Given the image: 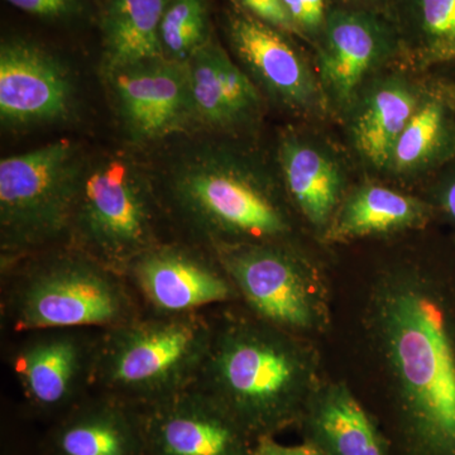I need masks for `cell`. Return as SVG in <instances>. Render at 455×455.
Segmentation results:
<instances>
[{
    "instance_id": "obj_1",
    "label": "cell",
    "mask_w": 455,
    "mask_h": 455,
    "mask_svg": "<svg viewBox=\"0 0 455 455\" xmlns=\"http://www.w3.org/2000/svg\"><path fill=\"white\" fill-rule=\"evenodd\" d=\"M364 331L385 390L392 455H455V331L429 275L410 262L381 269Z\"/></svg>"
},
{
    "instance_id": "obj_2",
    "label": "cell",
    "mask_w": 455,
    "mask_h": 455,
    "mask_svg": "<svg viewBox=\"0 0 455 455\" xmlns=\"http://www.w3.org/2000/svg\"><path fill=\"white\" fill-rule=\"evenodd\" d=\"M212 316L211 347L193 387L217 401L254 442L298 427L323 379L313 341L257 319L239 304Z\"/></svg>"
},
{
    "instance_id": "obj_3",
    "label": "cell",
    "mask_w": 455,
    "mask_h": 455,
    "mask_svg": "<svg viewBox=\"0 0 455 455\" xmlns=\"http://www.w3.org/2000/svg\"><path fill=\"white\" fill-rule=\"evenodd\" d=\"M163 203L171 220L209 251L298 241V217L280 178L236 147L188 152L171 172Z\"/></svg>"
},
{
    "instance_id": "obj_4",
    "label": "cell",
    "mask_w": 455,
    "mask_h": 455,
    "mask_svg": "<svg viewBox=\"0 0 455 455\" xmlns=\"http://www.w3.org/2000/svg\"><path fill=\"white\" fill-rule=\"evenodd\" d=\"M2 277L3 323L16 334L107 331L143 314L122 274L68 243L3 267Z\"/></svg>"
},
{
    "instance_id": "obj_5",
    "label": "cell",
    "mask_w": 455,
    "mask_h": 455,
    "mask_svg": "<svg viewBox=\"0 0 455 455\" xmlns=\"http://www.w3.org/2000/svg\"><path fill=\"white\" fill-rule=\"evenodd\" d=\"M212 337V314H140L100 331L92 392L134 406L196 385Z\"/></svg>"
},
{
    "instance_id": "obj_6",
    "label": "cell",
    "mask_w": 455,
    "mask_h": 455,
    "mask_svg": "<svg viewBox=\"0 0 455 455\" xmlns=\"http://www.w3.org/2000/svg\"><path fill=\"white\" fill-rule=\"evenodd\" d=\"M70 140H59L0 163L2 268L68 243L84 170Z\"/></svg>"
},
{
    "instance_id": "obj_7",
    "label": "cell",
    "mask_w": 455,
    "mask_h": 455,
    "mask_svg": "<svg viewBox=\"0 0 455 455\" xmlns=\"http://www.w3.org/2000/svg\"><path fill=\"white\" fill-rule=\"evenodd\" d=\"M167 214L145 175L122 157L86 166L71 218L68 244L123 275L149 248L164 242Z\"/></svg>"
},
{
    "instance_id": "obj_8",
    "label": "cell",
    "mask_w": 455,
    "mask_h": 455,
    "mask_svg": "<svg viewBox=\"0 0 455 455\" xmlns=\"http://www.w3.org/2000/svg\"><path fill=\"white\" fill-rule=\"evenodd\" d=\"M212 252L251 315L307 339L328 331V284L298 241L221 245Z\"/></svg>"
},
{
    "instance_id": "obj_9",
    "label": "cell",
    "mask_w": 455,
    "mask_h": 455,
    "mask_svg": "<svg viewBox=\"0 0 455 455\" xmlns=\"http://www.w3.org/2000/svg\"><path fill=\"white\" fill-rule=\"evenodd\" d=\"M313 49L329 110L340 121L374 77L403 59V41L387 13L340 2L331 5Z\"/></svg>"
},
{
    "instance_id": "obj_10",
    "label": "cell",
    "mask_w": 455,
    "mask_h": 455,
    "mask_svg": "<svg viewBox=\"0 0 455 455\" xmlns=\"http://www.w3.org/2000/svg\"><path fill=\"white\" fill-rule=\"evenodd\" d=\"M220 27L233 59L263 97L309 121L331 116L315 66L293 36L260 22L230 2Z\"/></svg>"
},
{
    "instance_id": "obj_11",
    "label": "cell",
    "mask_w": 455,
    "mask_h": 455,
    "mask_svg": "<svg viewBox=\"0 0 455 455\" xmlns=\"http://www.w3.org/2000/svg\"><path fill=\"white\" fill-rule=\"evenodd\" d=\"M123 276L149 315H190L239 304L220 260L199 244L164 241L132 260Z\"/></svg>"
},
{
    "instance_id": "obj_12",
    "label": "cell",
    "mask_w": 455,
    "mask_h": 455,
    "mask_svg": "<svg viewBox=\"0 0 455 455\" xmlns=\"http://www.w3.org/2000/svg\"><path fill=\"white\" fill-rule=\"evenodd\" d=\"M100 331L44 329L22 334L11 366L32 409L65 414L92 394Z\"/></svg>"
},
{
    "instance_id": "obj_13",
    "label": "cell",
    "mask_w": 455,
    "mask_h": 455,
    "mask_svg": "<svg viewBox=\"0 0 455 455\" xmlns=\"http://www.w3.org/2000/svg\"><path fill=\"white\" fill-rule=\"evenodd\" d=\"M137 409L145 455H252L256 442L196 387Z\"/></svg>"
},
{
    "instance_id": "obj_14",
    "label": "cell",
    "mask_w": 455,
    "mask_h": 455,
    "mask_svg": "<svg viewBox=\"0 0 455 455\" xmlns=\"http://www.w3.org/2000/svg\"><path fill=\"white\" fill-rule=\"evenodd\" d=\"M75 89L66 66L37 42L23 37L0 46V119L4 128L65 121L73 112Z\"/></svg>"
},
{
    "instance_id": "obj_15",
    "label": "cell",
    "mask_w": 455,
    "mask_h": 455,
    "mask_svg": "<svg viewBox=\"0 0 455 455\" xmlns=\"http://www.w3.org/2000/svg\"><path fill=\"white\" fill-rule=\"evenodd\" d=\"M107 76L116 113L133 142L161 140L196 123L187 62L157 60Z\"/></svg>"
},
{
    "instance_id": "obj_16",
    "label": "cell",
    "mask_w": 455,
    "mask_h": 455,
    "mask_svg": "<svg viewBox=\"0 0 455 455\" xmlns=\"http://www.w3.org/2000/svg\"><path fill=\"white\" fill-rule=\"evenodd\" d=\"M276 161L278 178L296 217L322 241L352 188L343 157L317 134L289 130L278 140Z\"/></svg>"
},
{
    "instance_id": "obj_17",
    "label": "cell",
    "mask_w": 455,
    "mask_h": 455,
    "mask_svg": "<svg viewBox=\"0 0 455 455\" xmlns=\"http://www.w3.org/2000/svg\"><path fill=\"white\" fill-rule=\"evenodd\" d=\"M424 80L403 62L368 84L343 122L355 160L373 175L386 176L392 154L423 92Z\"/></svg>"
},
{
    "instance_id": "obj_18",
    "label": "cell",
    "mask_w": 455,
    "mask_h": 455,
    "mask_svg": "<svg viewBox=\"0 0 455 455\" xmlns=\"http://www.w3.org/2000/svg\"><path fill=\"white\" fill-rule=\"evenodd\" d=\"M196 122L239 133L262 119L263 95L217 36L187 62Z\"/></svg>"
},
{
    "instance_id": "obj_19",
    "label": "cell",
    "mask_w": 455,
    "mask_h": 455,
    "mask_svg": "<svg viewBox=\"0 0 455 455\" xmlns=\"http://www.w3.org/2000/svg\"><path fill=\"white\" fill-rule=\"evenodd\" d=\"M296 427L324 455H392L381 425L343 381L323 379Z\"/></svg>"
},
{
    "instance_id": "obj_20",
    "label": "cell",
    "mask_w": 455,
    "mask_h": 455,
    "mask_svg": "<svg viewBox=\"0 0 455 455\" xmlns=\"http://www.w3.org/2000/svg\"><path fill=\"white\" fill-rule=\"evenodd\" d=\"M434 208L421 197L381 182L352 185L335 212L322 243L346 244L423 229Z\"/></svg>"
},
{
    "instance_id": "obj_21",
    "label": "cell",
    "mask_w": 455,
    "mask_h": 455,
    "mask_svg": "<svg viewBox=\"0 0 455 455\" xmlns=\"http://www.w3.org/2000/svg\"><path fill=\"white\" fill-rule=\"evenodd\" d=\"M50 449L52 455H145L139 409L92 392L65 412Z\"/></svg>"
},
{
    "instance_id": "obj_22",
    "label": "cell",
    "mask_w": 455,
    "mask_h": 455,
    "mask_svg": "<svg viewBox=\"0 0 455 455\" xmlns=\"http://www.w3.org/2000/svg\"><path fill=\"white\" fill-rule=\"evenodd\" d=\"M455 149V89L425 82L420 100L401 134L386 178L412 182L427 175Z\"/></svg>"
},
{
    "instance_id": "obj_23",
    "label": "cell",
    "mask_w": 455,
    "mask_h": 455,
    "mask_svg": "<svg viewBox=\"0 0 455 455\" xmlns=\"http://www.w3.org/2000/svg\"><path fill=\"white\" fill-rule=\"evenodd\" d=\"M170 0H101L98 26L107 73L164 60L160 26Z\"/></svg>"
},
{
    "instance_id": "obj_24",
    "label": "cell",
    "mask_w": 455,
    "mask_h": 455,
    "mask_svg": "<svg viewBox=\"0 0 455 455\" xmlns=\"http://www.w3.org/2000/svg\"><path fill=\"white\" fill-rule=\"evenodd\" d=\"M387 14L403 41V65L434 44L455 38V0H394Z\"/></svg>"
},
{
    "instance_id": "obj_25",
    "label": "cell",
    "mask_w": 455,
    "mask_h": 455,
    "mask_svg": "<svg viewBox=\"0 0 455 455\" xmlns=\"http://www.w3.org/2000/svg\"><path fill=\"white\" fill-rule=\"evenodd\" d=\"M215 36L211 0H170L160 26L164 60L188 62Z\"/></svg>"
},
{
    "instance_id": "obj_26",
    "label": "cell",
    "mask_w": 455,
    "mask_h": 455,
    "mask_svg": "<svg viewBox=\"0 0 455 455\" xmlns=\"http://www.w3.org/2000/svg\"><path fill=\"white\" fill-rule=\"evenodd\" d=\"M11 7L42 22L73 26L99 18L101 0H4Z\"/></svg>"
},
{
    "instance_id": "obj_27",
    "label": "cell",
    "mask_w": 455,
    "mask_h": 455,
    "mask_svg": "<svg viewBox=\"0 0 455 455\" xmlns=\"http://www.w3.org/2000/svg\"><path fill=\"white\" fill-rule=\"evenodd\" d=\"M298 37L311 47L319 38L335 0H283Z\"/></svg>"
},
{
    "instance_id": "obj_28",
    "label": "cell",
    "mask_w": 455,
    "mask_h": 455,
    "mask_svg": "<svg viewBox=\"0 0 455 455\" xmlns=\"http://www.w3.org/2000/svg\"><path fill=\"white\" fill-rule=\"evenodd\" d=\"M260 22L298 37L295 26L283 0H230Z\"/></svg>"
},
{
    "instance_id": "obj_29",
    "label": "cell",
    "mask_w": 455,
    "mask_h": 455,
    "mask_svg": "<svg viewBox=\"0 0 455 455\" xmlns=\"http://www.w3.org/2000/svg\"><path fill=\"white\" fill-rule=\"evenodd\" d=\"M448 61H455V38L434 44L430 49L412 57L405 65L412 70L414 68L420 70V68H427V66Z\"/></svg>"
},
{
    "instance_id": "obj_30",
    "label": "cell",
    "mask_w": 455,
    "mask_h": 455,
    "mask_svg": "<svg viewBox=\"0 0 455 455\" xmlns=\"http://www.w3.org/2000/svg\"><path fill=\"white\" fill-rule=\"evenodd\" d=\"M252 455H324L309 443L302 442L298 445H284L275 438L257 440L253 445Z\"/></svg>"
},
{
    "instance_id": "obj_31",
    "label": "cell",
    "mask_w": 455,
    "mask_h": 455,
    "mask_svg": "<svg viewBox=\"0 0 455 455\" xmlns=\"http://www.w3.org/2000/svg\"><path fill=\"white\" fill-rule=\"evenodd\" d=\"M435 199L439 208L455 224V173L440 182Z\"/></svg>"
},
{
    "instance_id": "obj_32",
    "label": "cell",
    "mask_w": 455,
    "mask_h": 455,
    "mask_svg": "<svg viewBox=\"0 0 455 455\" xmlns=\"http://www.w3.org/2000/svg\"><path fill=\"white\" fill-rule=\"evenodd\" d=\"M335 2L346 3V4L350 5H357V7L374 9V11L385 12V13H387V12L390 11L394 0H335Z\"/></svg>"
}]
</instances>
